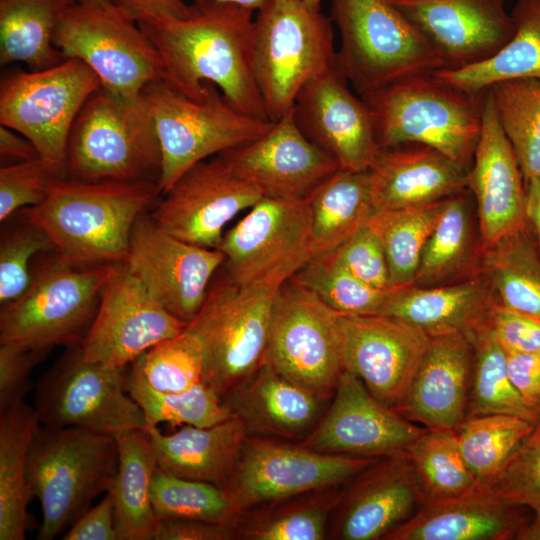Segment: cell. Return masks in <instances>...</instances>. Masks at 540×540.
<instances>
[{
    "mask_svg": "<svg viewBox=\"0 0 540 540\" xmlns=\"http://www.w3.org/2000/svg\"><path fill=\"white\" fill-rule=\"evenodd\" d=\"M253 13L219 0H193L185 16L138 24L160 54L165 80L182 94L199 101L204 83H212L239 112L269 120L253 71Z\"/></svg>",
    "mask_w": 540,
    "mask_h": 540,
    "instance_id": "1",
    "label": "cell"
},
{
    "mask_svg": "<svg viewBox=\"0 0 540 540\" xmlns=\"http://www.w3.org/2000/svg\"><path fill=\"white\" fill-rule=\"evenodd\" d=\"M159 194L150 180L56 178L46 198L21 214L69 264L125 263L133 227Z\"/></svg>",
    "mask_w": 540,
    "mask_h": 540,
    "instance_id": "2",
    "label": "cell"
},
{
    "mask_svg": "<svg viewBox=\"0 0 540 540\" xmlns=\"http://www.w3.org/2000/svg\"><path fill=\"white\" fill-rule=\"evenodd\" d=\"M484 92L469 93L434 72L399 80L360 97L380 149L421 144L469 170L481 133Z\"/></svg>",
    "mask_w": 540,
    "mask_h": 540,
    "instance_id": "3",
    "label": "cell"
},
{
    "mask_svg": "<svg viewBox=\"0 0 540 540\" xmlns=\"http://www.w3.org/2000/svg\"><path fill=\"white\" fill-rule=\"evenodd\" d=\"M117 470L116 437L79 427L39 426L27 467L29 491L42 512L37 538L52 540L70 528L99 494L111 490Z\"/></svg>",
    "mask_w": 540,
    "mask_h": 540,
    "instance_id": "4",
    "label": "cell"
},
{
    "mask_svg": "<svg viewBox=\"0 0 540 540\" xmlns=\"http://www.w3.org/2000/svg\"><path fill=\"white\" fill-rule=\"evenodd\" d=\"M332 23L302 0H267L257 10L253 71L270 121L291 111L301 89L337 64Z\"/></svg>",
    "mask_w": 540,
    "mask_h": 540,
    "instance_id": "5",
    "label": "cell"
},
{
    "mask_svg": "<svg viewBox=\"0 0 540 540\" xmlns=\"http://www.w3.org/2000/svg\"><path fill=\"white\" fill-rule=\"evenodd\" d=\"M160 169L159 140L144 93L125 98L96 90L70 131L67 177L157 182Z\"/></svg>",
    "mask_w": 540,
    "mask_h": 540,
    "instance_id": "6",
    "label": "cell"
},
{
    "mask_svg": "<svg viewBox=\"0 0 540 540\" xmlns=\"http://www.w3.org/2000/svg\"><path fill=\"white\" fill-rule=\"evenodd\" d=\"M119 264L78 266L57 255L45 262L26 291L2 307L0 343L37 351L80 345Z\"/></svg>",
    "mask_w": 540,
    "mask_h": 540,
    "instance_id": "7",
    "label": "cell"
},
{
    "mask_svg": "<svg viewBox=\"0 0 540 540\" xmlns=\"http://www.w3.org/2000/svg\"><path fill=\"white\" fill-rule=\"evenodd\" d=\"M337 66L356 93L445 69L434 48L388 0H331Z\"/></svg>",
    "mask_w": 540,
    "mask_h": 540,
    "instance_id": "8",
    "label": "cell"
},
{
    "mask_svg": "<svg viewBox=\"0 0 540 540\" xmlns=\"http://www.w3.org/2000/svg\"><path fill=\"white\" fill-rule=\"evenodd\" d=\"M143 93L161 150L157 181L161 195L195 164L257 139L274 123L239 112L212 83H204L199 101L165 79Z\"/></svg>",
    "mask_w": 540,
    "mask_h": 540,
    "instance_id": "9",
    "label": "cell"
},
{
    "mask_svg": "<svg viewBox=\"0 0 540 540\" xmlns=\"http://www.w3.org/2000/svg\"><path fill=\"white\" fill-rule=\"evenodd\" d=\"M277 292L239 285L226 274L210 284L186 325L201 350L202 381L220 397L266 361Z\"/></svg>",
    "mask_w": 540,
    "mask_h": 540,
    "instance_id": "10",
    "label": "cell"
},
{
    "mask_svg": "<svg viewBox=\"0 0 540 540\" xmlns=\"http://www.w3.org/2000/svg\"><path fill=\"white\" fill-rule=\"evenodd\" d=\"M100 87L97 75L74 58L46 69L11 72L0 83V123L30 140L54 174L66 178L70 131Z\"/></svg>",
    "mask_w": 540,
    "mask_h": 540,
    "instance_id": "11",
    "label": "cell"
},
{
    "mask_svg": "<svg viewBox=\"0 0 540 540\" xmlns=\"http://www.w3.org/2000/svg\"><path fill=\"white\" fill-rule=\"evenodd\" d=\"M54 44L64 58L84 62L101 87L125 98L137 97L165 79L159 52L137 21L110 4L73 2L57 25Z\"/></svg>",
    "mask_w": 540,
    "mask_h": 540,
    "instance_id": "12",
    "label": "cell"
},
{
    "mask_svg": "<svg viewBox=\"0 0 540 540\" xmlns=\"http://www.w3.org/2000/svg\"><path fill=\"white\" fill-rule=\"evenodd\" d=\"M125 379V368L86 360L78 345L69 347L36 386L34 410L40 424L114 437L147 430L145 415L126 391Z\"/></svg>",
    "mask_w": 540,
    "mask_h": 540,
    "instance_id": "13",
    "label": "cell"
},
{
    "mask_svg": "<svg viewBox=\"0 0 540 540\" xmlns=\"http://www.w3.org/2000/svg\"><path fill=\"white\" fill-rule=\"evenodd\" d=\"M376 459L324 453L297 441L248 435L225 490L242 514L311 491L344 486Z\"/></svg>",
    "mask_w": 540,
    "mask_h": 540,
    "instance_id": "14",
    "label": "cell"
},
{
    "mask_svg": "<svg viewBox=\"0 0 540 540\" xmlns=\"http://www.w3.org/2000/svg\"><path fill=\"white\" fill-rule=\"evenodd\" d=\"M340 315L291 278L274 300L266 361L286 378L330 401L344 371Z\"/></svg>",
    "mask_w": 540,
    "mask_h": 540,
    "instance_id": "15",
    "label": "cell"
},
{
    "mask_svg": "<svg viewBox=\"0 0 540 540\" xmlns=\"http://www.w3.org/2000/svg\"><path fill=\"white\" fill-rule=\"evenodd\" d=\"M310 223L306 197H263L223 236L227 275L242 286L279 290L312 258Z\"/></svg>",
    "mask_w": 540,
    "mask_h": 540,
    "instance_id": "16",
    "label": "cell"
},
{
    "mask_svg": "<svg viewBox=\"0 0 540 540\" xmlns=\"http://www.w3.org/2000/svg\"><path fill=\"white\" fill-rule=\"evenodd\" d=\"M225 260L220 249L180 240L144 213L133 227L125 264L165 310L187 325L200 311Z\"/></svg>",
    "mask_w": 540,
    "mask_h": 540,
    "instance_id": "17",
    "label": "cell"
},
{
    "mask_svg": "<svg viewBox=\"0 0 540 540\" xmlns=\"http://www.w3.org/2000/svg\"><path fill=\"white\" fill-rule=\"evenodd\" d=\"M162 196L152 220L180 240L214 249H219L227 224L264 197L220 155L192 166Z\"/></svg>",
    "mask_w": 540,
    "mask_h": 540,
    "instance_id": "18",
    "label": "cell"
},
{
    "mask_svg": "<svg viewBox=\"0 0 540 540\" xmlns=\"http://www.w3.org/2000/svg\"><path fill=\"white\" fill-rule=\"evenodd\" d=\"M185 327L148 293L125 263H120L105 285L92 325L78 346L86 360L126 368Z\"/></svg>",
    "mask_w": 540,
    "mask_h": 540,
    "instance_id": "19",
    "label": "cell"
},
{
    "mask_svg": "<svg viewBox=\"0 0 540 540\" xmlns=\"http://www.w3.org/2000/svg\"><path fill=\"white\" fill-rule=\"evenodd\" d=\"M343 371L320 420L301 443L331 454L379 458L406 451L424 431Z\"/></svg>",
    "mask_w": 540,
    "mask_h": 540,
    "instance_id": "20",
    "label": "cell"
},
{
    "mask_svg": "<svg viewBox=\"0 0 540 540\" xmlns=\"http://www.w3.org/2000/svg\"><path fill=\"white\" fill-rule=\"evenodd\" d=\"M339 341L344 370L359 378L376 399L395 408L430 337L390 316L341 314Z\"/></svg>",
    "mask_w": 540,
    "mask_h": 540,
    "instance_id": "21",
    "label": "cell"
},
{
    "mask_svg": "<svg viewBox=\"0 0 540 540\" xmlns=\"http://www.w3.org/2000/svg\"><path fill=\"white\" fill-rule=\"evenodd\" d=\"M388 1L434 48L447 70L491 58L515 31L505 0Z\"/></svg>",
    "mask_w": 540,
    "mask_h": 540,
    "instance_id": "22",
    "label": "cell"
},
{
    "mask_svg": "<svg viewBox=\"0 0 540 540\" xmlns=\"http://www.w3.org/2000/svg\"><path fill=\"white\" fill-rule=\"evenodd\" d=\"M424 503L407 451L379 457L345 485L327 538L385 540Z\"/></svg>",
    "mask_w": 540,
    "mask_h": 540,
    "instance_id": "23",
    "label": "cell"
},
{
    "mask_svg": "<svg viewBox=\"0 0 540 540\" xmlns=\"http://www.w3.org/2000/svg\"><path fill=\"white\" fill-rule=\"evenodd\" d=\"M219 155L264 197L278 199L305 198L340 169L330 154L301 131L293 109L257 139Z\"/></svg>",
    "mask_w": 540,
    "mask_h": 540,
    "instance_id": "24",
    "label": "cell"
},
{
    "mask_svg": "<svg viewBox=\"0 0 540 540\" xmlns=\"http://www.w3.org/2000/svg\"><path fill=\"white\" fill-rule=\"evenodd\" d=\"M349 85L336 64L301 89L293 115L307 138L330 154L340 169L369 171L381 149L369 111Z\"/></svg>",
    "mask_w": 540,
    "mask_h": 540,
    "instance_id": "25",
    "label": "cell"
},
{
    "mask_svg": "<svg viewBox=\"0 0 540 540\" xmlns=\"http://www.w3.org/2000/svg\"><path fill=\"white\" fill-rule=\"evenodd\" d=\"M467 189L476 201L483 247L526 225L524 178L487 90Z\"/></svg>",
    "mask_w": 540,
    "mask_h": 540,
    "instance_id": "26",
    "label": "cell"
},
{
    "mask_svg": "<svg viewBox=\"0 0 540 540\" xmlns=\"http://www.w3.org/2000/svg\"><path fill=\"white\" fill-rule=\"evenodd\" d=\"M472 365L467 336L430 337L405 395L393 409L425 428L456 431L467 415Z\"/></svg>",
    "mask_w": 540,
    "mask_h": 540,
    "instance_id": "27",
    "label": "cell"
},
{
    "mask_svg": "<svg viewBox=\"0 0 540 540\" xmlns=\"http://www.w3.org/2000/svg\"><path fill=\"white\" fill-rule=\"evenodd\" d=\"M530 520L528 509L476 483L458 496L425 502L385 540H521Z\"/></svg>",
    "mask_w": 540,
    "mask_h": 540,
    "instance_id": "28",
    "label": "cell"
},
{
    "mask_svg": "<svg viewBox=\"0 0 540 540\" xmlns=\"http://www.w3.org/2000/svg\"><path fill=\"white\" fill-rule=\"evenodd\" d=\"M221 400L243 422L249 436L297 442L314 429L329 403L280 374L267 361Z\"/></svg>",
    "mask_w": 540,
    "mask_h": 540,
    "instance_id": "29",
    "label": "cell"
},
{
    "mask_svg": "<svg viewBox=\"0 0 540 540\" xmlns=\"http://www.w3.org/2000/svg\"><path fill=\"white\" fill-rule=\"evenodd\" d=\"M468 169L421 144L381 149L369 170L375 210L432 204L467 190Z\"/></svg>",
    "mask_w": 540,
    "mask_h": 540,
    "instance_id": "30",
    "label": "cell"
},
{
    "mask_svg": "<svg viewBox=\"0 0 540 540\" xmlns=\"http://www.w3.org/2000/svg\"><path fill=\"white\" fill-rule=\"evenodd\" d=\"M494 296L479 274L448 286H417L393 289L380 314L402 320L429 337L460 333L470 341L489 325Z\"/></svg>",
    "mask_w": 540,
    "mask_h": 540,
    "instance_id": "31",
    "label": "cell"
},
{
    "mask_svg": "<svg viewBox=\"0 0 540 540\" xmlns=\"http://www.w3.org/2000/svg\"><path fill=\"white\" fill-rule=\"evenodd\" d=\"M157 467L169 474L226 488L248 436L243 422L231 418L209 427L184 425L164 434L147 430Z\"/></svg>",
    "mask_w": 540,
    "mask_h": 540,
    "instance_id": "32",
    "label": "cell"
},
{
    "mask_svg": "<svg viewBox=\"0 0 540 540\" xmlns=\"http://www.w3.org/2000/svg\"><path fill=\"white\" fill-rule=\"evenodd\" d=\"M118 470L109 491L114 503L118 540H154L158 519L151 501V481L157 468L146 430L116 436Z\"/></svg>",
    "mask_w": 540,
    "mask_h": 540,
    "instance_id": "33",
    "label": "cell"
},
{
    "mask_svg": "<svg viewBox=\"0 0 540 540\" xmlns=\"http://www.w3.org/2000/svg\"><path fill=\"white\" fill-rule=\"evenodd\" d=\"M312 257L336 250L375 211L369 171L339 169L307 196Z\"/></svg>",
    "mask_w": 540,
    "mask_h": 540,
    "instance_id": "34",
    "label": "cell"
},
{
    "mask_svg": "<svg viewBox=\"0 0 540 540\" xmlns=\"http://www.w3.org/2000/svg\"><path fill=\"white\" fill-rule=\"evenodd\" d=\"M40 426L24 401L0 413V540H23L28 527V453Z\"/></svg>",
    "mask_w": 540,
    "mask_h": 540,
    "instance_id": "35",
    "label": "cell"
},
{
    "mask_svg": "<svg viewBox=\"0 0 540 540\" xmlns=\"http://www.w3.org/2000/svg\"><path fill=\"white\" fill-rule=\"evenodd\" d=\"M74 0H0V63L41 70L64 58L54 44L63 12Z\"/></svg>",
    "mask_w": 540,
    "mask_h": 540,
    "instance_id": "36",
    "label": "cell"
},
{
    "mask_svg": "<svg viewBox=\"0 0 540 540\" xmlns=\"http://www.w3.org/2000/svg\"><path fill=\"white\" fill-rule=\"evenodd\" d=\"M511 15L514 34L494 56L469 67L438 70L436 75L472 94L502 81L540 80V0H516Z\"/></svg>",
    "mask_w": 540,
    "mask_h": 540,
    "instance_id": "37",
    "label": "cell"
},
{
    "mask_svg": "<svg viewBox=\"0 0 540 540\" xmlns=\"http://www.w3.org/2000/svg\"><path fill=\"white\" fill-rule=\"evenodd\" d=\"M344 487L323 488L249 509L237 519L236 539H326Z\"/></svg>",
    "mask_w": 540,
    "mask_h": 540,
    "instance_id": "38",
    "label": "cell"
},
{
    "mask_svg": "<svg viewBox=\"0 0 540 540\" xmlns=\"http://www.w3.org/2000/svg\"><path fill=\"white\" fill-rule=\"evenodd\" d=\"M480 274L500 304L540 317V251L526 225L483 247Z\"/></svg>",
    "mask_w": 540,
    "mask_h": 540,
    "instance_id": "39",
    "label": "cell"
},
{
    "mask_svg": "<svg viewBox=\"0 0 540 540\" xmlns=\"http://www.w3.org/2000/svg\"><path fill=\"white\" fill-rule=\"evenodd\" d=\"M447 199L420 207L375 210L369 217L367 224L382 244L393 289L414 283L423 247Z\"/></svg>",
    "mask_w": 540,
    "mask_h": 540,
    "instance_id": "40",
    "label": "cell"
},
{
    "mask_svg": "<svg viewBox=\"0 0 540 540\" xmlns=\"http://www.w3.org/2000/svg\"><path fill=\"white\" fill-rule=\"evenodd\" d=\"M534 423L513 415L469 417L455 431L476 482L490 487L531 433Z\"/></svg>",
    "mask_w": 540,
    "mask_h": 540,
    "instance_id": "41",
    "label": "cell"
},
{
    "mask_svg": "<svg viewBox=\"0 0 540 540\" xmlns=\"http://www.w3.org/2000/svg\"><path fill=\"white\" fill-rule=\"evenodd\" d=\"M524 182L540 177V80L502 81L487 89Z\"/></svg>",
    "mask_w": 540,
    "mask_h": 540,
    "instance_id": "42",
    "label": "cell"
},
{
    "mask_svg": "<svg viewBox=\"0 0 540 540\" xmlns=\"http://www.w3.org/2000/svg\"><path fill=\"white\" fill-rule=\"evenodd\" d=\"M473 365L466 418L506 414L536 423L539 418L524 404L509 375L507 352L489 325L471 339Z\"/></svg>",
    "mask_w": 540,
    "mask_h": 540,
    "instance_id": "43",
    "label": "cell"
},
{
    "mask_svg": "<svg viewBox=\"0 0 540 540\" xmlns=\"http://www.w3.org/2000/svg\"><path fill=\"white\" fill-rule=\"evenodd\" d=\"M406 451L425 502L458 496L477 483L454 430L426 428Z\"/></svg>",
    "mask_w": 540,
    "mask_h": 540,
    "instance_id": "44",
    "label": "cell"
},
{
    "mask_svg": "<svg viewBox=\"0 0 540 540\" xmlns=\"http://www.w3.org/2000/svg\"><path fill=\"white\" fill-rule=\"evenodd\" d=\"M151 501L158 520L180 518L235 526L240 516L225 489L158 467L151 481Z\"/></svg>",
    "mask_w": 540,
    "mask_h": 540,
    "instance_id": "45",
    "label": "cell"
},
{
    "mask_svg": "<svg viewBox=\"0 0 540 540\" xmlns=\"http://www.w3.org/2000/svg\"><path fill=\"white\" fill-rule=\"evenodd\" d=\"M292 279L345 315L380 314L393 290L363 282L339 261L334 251L312 257Z\"/></svg>",
    "mask_w": 540,
    "mask_h": 540,
    "instance_id": "46",
    "label": "cell"
},
{
    "mask_svg": "<svg viewBox=\"0 0 540 540\" xmlns=\"http://www.w3.org/2000/svg\"><path fill=\"white\" fill-rule=\"evenodd\" d=\"M125 388L141 407L148 428L160 423L209 427L233 415L221 397L203 381L181 393H160L126 373Z\"/></svg>",
    "mask_w": 540,
    "mask_h": 540,
    "instance_id": "47",
    "label": "cell"
},
{
    "mask_svg": "<svg viewBox=\"0 0 540 540\" xmlns=\"http://www.w3.org/2000/svg\"><path fill=\"white\" fill-rule=\"evenodd\" d=\"M463 192L447 199L444 211L423 247L414 285L436 286L467 263L472 237Z\"/></svg>",
    "mask_w": 540,
    "mask_h": 540,
    "instance_id": "48",
    "label": "cell"
},
{
    "mask_svg": "<svg viewBox=\"0 0 540 540\" xmlns=\"http://www.w3.org/2000/svg\"><path fill=\"white\" fill-rule=\"evenodd\" d=\"M128 373L153 390L181 393L202 382L203 362L196 339L185 329L138 356Z\"/></svg>",
    "mask_w": 540,
    "mask_h": 540,
    "instance_id": "49",
    "label": "cell"
},
{
    "mask_svg": "<svg viewBox=\"0 0 540 540\" xmlns=\"http://www.w3.org/2000/svg\"><path fill=\"white\" fill-rule=\"evenodd\" d=\"M490 488L531 513L521 540H540V419Z\"/></svg>",
    "mask_w": 540,
    "mask_h": 540,
    "instance_id": "50",
    "label": "cell"
},
{
    "mask_svg": "<svg viewBox=\"0 0 540 540\" xmlns=\"http://www.w3.org/2000/svg\"><path fill=\"white\" fill-rule=\"evenodd\" d=\"M54 251L48 237L25 221V225L5 235L0 245V301L7 304L29 287L30 262L42 252Z\"/></svg>",
    "mask_w": 540,
    "mask_h": 540,
    "instance_id": "51",
    "label": "cell"
},
{
    "mask_svg": "<svg viewBox=\"0 0 540 540\" xmlns=\"http://www.w3.org/2000/svg\"><path fill=\"white\" fill-rule=\"evenodd\" d=\"M58 178L40 158L2 165L0 168V220L41 203Z\"/></svg>",
    "mask_w": 540,
    "mask_h": 540,
    "instance_id": "52",
    "label": "cell"
},
{
    "mask_svg": "<svg viewBox=\"0 0 540 540\" xmlns=\"http://www.w3.org/2000/svg\"><path fill=\"white\" fill-rule=\"evenodd\" d=\"M339 261L357 278L381 290H392L382 244L367 222L334 250Z\"/></svg>",
    "mask_w": 540,
    "mask_h": 540,
    "instance_id": "53",
    "label": "cell"
},
{
    "mask_svg": "<svg viewBox=\"0 0 540 540\" xmlns=\"http://www.w3.org/2000/svg\"><path fill=\"white\" fill-rule=\"evenodd\" d=\"M47 353L0 343V413L23 401L32 386L31 372Z\"/></svg>",
    "mask_w": 540,
    "mask_h": 540,
    "instance_id": "54",
    "label": "cell"
},
{
    "mask_svg": "<svg viewBox=\"0 0 540 540\" xmlns=\"http://www.w3.org/2000/svg\"><path fill=\"white\" fill-rule=\"evenodd\" d=\"M489 327L507 353H540V317L492 301Z\"/></svg>",
    "mask_w": 540,
    "mask_h": 540,
    "instance_id": "55",
    "label": "cell"
},
{
    "mask_svg": "<svg viewBox=\"0 0 540 540\" xmlns=\"http://www.w3.org/2000/svg\"><path fill=\"white\" fill-rule=\"evenodd\" d=\"M507 364L516 391L540 419V353H507Z\"/></svg>",
    "mask_w": 540,
    "mask_h": 540,
    "instance_id": "56",
    "label": "cell"
},
{
    "mask_svg": "<svg viewBox=\"0 0 540 540\" xmlns=\"http://www.w3.org/2000/svg\"><path fill=\"white\" fill-rule=\"evenodd\" d=\"M63 540H118L114 503L108 491L103 499L89 508L62 536Z\"/></svg>",
    "mask_w": 540,
    "mask_h": 540,
    "instance_id": "57",
    "label": "cell"
},
{
    "mask_svg": "<svg viewBox=\"0 0 540 540\" xmlns=\"http://www.w3.org/2000/svg\"><path fill=\"white\" fill-rule=\"evenodd\" d=\"M234 526L201 520L169 518L158 520L154 540H232Z\"/></svg>",
    "mask_w": 540,
    "mask_h": 540,
    "instance_id": "58",
    "label": "cell"
},
{
    "mask_svg": "<svg viewBox=\"0 0 540 540\" xmlns=\"http://www.w3.org/2000/svg\"><path fill=\"white\" fill-rule=\"evenodd\" d=\"M135 21L185 16L190 8L184 0H109Z\"/></svg>",
    "mask_w": 540,
    "mask_h": 540,
    "instance_id": "59",
    "label": "cell"
},
{
    "mask_svg": "<svg viewBox=\"0 0 540 540\" xmlns=\"http://www.w3.org/2000/svg\"><path fill=\"white\" fill-rule=\"evenodd\" d=\"M0 156L4 160L18 162L39 157L33 143L19 132L0 125Z\"/></svg>",
    "mask_w": 540,
    "mask_h": 540,
    "instance_id": "60",
    "label": "cell"
},
{
    "mask_svg": "<svg viewBox=\"0 0 540 540\" xmlns=\"http://www.w3.org/2000/svg\"><path fill=\"white\" fill-rule=\"evenodd\" d=\"M525 222L540 251V177L525 182Z\"/></svg>",
    "mask_w": 540,
    "mask_h": 540,
    "instance_id": "61",
    "label": "cell"
},
{
    "mask_svg": "<svg viewBox=\"0 0 540 540\" xmlns=\"http://www.w3.org/2000/svg\"><path fill=\"white\" fill-rule=\"evenodd\" d=\"M257 11L267 0H219Z\"/></svg>",
    "mask_w": 540,
    "mask_h": 540,
    "instance_id": "62",
    "label": "cell"
},
{
    "mask_svg": "<svg viewBox=\"0 0 540 540\" xmlns=\"http://www.w3.org/2000/svg\"><path fill=\"white\" fill-rule=\"evenodd\" d=\"M74 1L77 3L90 5V6H107L111 4L109 0H74Z\"/></svg>",
    "mask_w": 540,
    "mask_h": 540,
    "instance_id": "63",
    "label": "cell"
},
{
    "mask_svg": "<svg viewBox=\"0 0 540 540\" xmlns=\"http://www.w3.org/2000/svg\"><path fill=\"white\" fill-rule=\"evenodd\" d=\"M306 6L315 11H320L322 0H302Z\"/></svg>",
    "mask_w": 540,
    "mask_h": 540,
    "instance_id": "64",
    "label": "cell"
}]
</instances>
